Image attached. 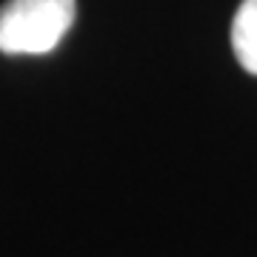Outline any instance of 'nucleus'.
I'll return each mask as SVG.
<instances>
[{
	"instance_id": "1",
	"label": "nucleus",
	"mask_w": 257,
	"mask_h": 257,
	"mask_svg": "<svg viewBox=\"0 0 257 257\" xmlns=\"http://www.w3.org/2000/svg\"><path fill=\"white\" fill-rule=\"evenodd\" d=\"M74 23V0H6L0 6L3 55H49Z\"/></svg>"
},
{
	"instance_id": "2",
	"label": "nucleus",
	"mask_w": 257,
	"mask_h": 257,
	"mask_svg": "<svg viewBox=\"0 0 257 257\" xmlns=\"http://www.w3.org/2000/svg\"><path fill=\"white\" fill-rule=\"evenodd\" d=\"M231 46L240 66L248 74H257V0L240 3L234 23H231Z\"/></svg>"
}]
</instances>
